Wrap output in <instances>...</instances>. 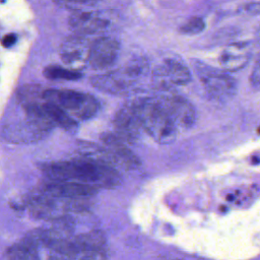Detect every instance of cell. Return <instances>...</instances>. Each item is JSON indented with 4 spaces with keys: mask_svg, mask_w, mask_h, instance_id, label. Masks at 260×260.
<instances>
[{
    "mask_svg": "<svg viewBox=\"0 0 260 260\" xmlns=\"http://www.w3.org/2000/svg\"><path fill=\"white\" fill-rule=\"evenodd\" d=\"M43 170L51 181H73L107 188L120 183V176L112 165L88 157L50 162Z\"/></svg>",
    "mask_w": 260,
    "mask_h": 260,
    "instance_id": "1",
    "label": "cell"
},
{
    "mask_svg": "<svg viewBox=\"0 0 260 260\" xmlns=\"http://www.w3.org/2000/svg\"><path fill=\"white\" fill-rule=\"evenodd\" d=\"M43 100L58 106L72 118L80 120L93 117L100 107L93 95L74 89L47 88L43 91Z\"/></svg>",
    "mask_w": 260,
    "mask_h": 260,
    "instance_id": "2",
    "label": "cell"
},
{
    "mask_svg": "<svg viewBox=\"0 0 260 260\" xmlns=\"http://www.w3.org/2000/svg\"><path fill=\"white\" fill-rule=\"evenodd\" d=\"M144 69H146V65L138 60L124 68L93 75L90 78V83L100 90L112 94H123L133 87Z\"/></svg>",
    "mask_w": 260,
    "mask_h": 260,
    "instance_id": "3",
    "label": "cell"
},
{
    "mask_svg": "<svg viewBox=\"0 0 260 260\" xmlns=\"http://www.w3.org/2000/svg\"><path fill=\"white\" fill-rule=\"evenodd\" d=\"M194 69L206 92L211 98L217 100L226 99L235 93L236 80L226 72L217 70L197 60L194 62Z\"/></svg>",
    "mask_w": 260,
    "mask_h": 260,
    "instance_id": "4",
    "label": "cell"
},
{
    "mask_svg": "<svg viewBox=\"0 0 260 260\" xmlns=\"http://www.w3.org/2000/svg\"><path fill=\"white\" fill-rule=\"evenodd\" d=\"M120 51V44L114 38L98 36L90 41L86 67L92 70H103L112 66Z\"/></svg>",
    "mask_w": 260,
    "mask_h": 260,
    "instance_id": "5",
    "label": "cell"
},
{
    "mask_svg": "<svg viewBox=\"0 0 260 260\" xmlns=\"http://www.w3.org/2000/svg\"><path fill=\"white\" fill-rule=\"evenodd\" d=\"M90 36L74 34L68 37L60 47V58L68 68L78 70L86 68L88 49L91 41Z\"/></svg>",
    "mask_w": 260,
    "mask_h": 260,
    "instance_id": "6",
    "label": "cell"
},
{
    "mask_svg": "<svg viewBox=\"0 0 260 260\" xmlns=\"http://www.w3.org/2000/svg\"><path fill=\"white\" fill-rule=\"evenodd\" d=\"M153 77L162 85H184L191 80V72L180 59L170 57L154 69Z\"/></svg>",
    "mask_w": 260,
    "mask_h": 260,
    "instance_id": "7",
    "label": "cell"
},
{
    "mask_svg": "<svg viewBox=\"0 0 260 260\" xmlns=\"http://www.w3.org/2000/svg\"><path fill=\"white\" fill-rule=\"evenodd\" d=\"M42 192L58 199H80L94 195L96 186L73 181H51Z\"/></svg>",
    "mask_w": 260,
    "mask_h": 260,
    "instance_id": "8",
    "label": "cell"
},
{
    "mask_svg": "<svg viewBox=\"0 0 260 260\" xmlns=\"http://www.w3.org/2000/svg\"><path fill=\"white\" fill-rule=\"evenodd\" d=\"M110 22L106 17L99 15L96 12L81 10L72 12L68 18L70 29L77 35L91 36L105 30Z\"/></svg>",
    "mask_w": 260,
    "mask_h": 260,
    "instance_id": "9",
    "label": "cell"
},
{
    "mask_svg": "<svg viewBox=\"0 0 260 260\" xmlns=\"http://www.w3.org/2000/svg\"><path fill=\"white\" fill-rule=\"evenodd\" d=\"M168 112L175 120L184 126H191L195 121V110L192 105L182 96H168L161 99Z\"/></svg>",
    "mask_w": 260,
    "mask_h": 260,
    "instance_id": "10",
    "label": "cell"
},
{
    "mask_svg": "<svg viewBox=\"0 0 260 260\" xmlns=\"http://www.w3.org/2000/svg\"><path fill=\"white\" fill-rule=\"evenodd\" d=\"M114 123L120 135L126 138H132L136 135L141 126L132 102L117 112Z\"/></svg>",
    "mask_w": 260,
    "mask_h": 260,
    "instance_id": "11",
    "label": "cell"
},
{
    "mask_svg": "<svg viewBox=\"0 0 260 260\" xmlns=\"http://www.w3.org/2000/svg\"><path fill=\"white\" fill-rule=\"evenodd\" d=\"M246 44H233L222 51L219 63L226 72H234L243 68L249 61V53Z\"/></svg>",
    "mask_w": 260,
    "mask_h": 260,
    "instance_id": "12",
    "label": "cell"
},
{
    "mask_svg": "<svg viewBox=\"0 0 260 260\" xmlns=\"http://www.w3.org/2000/svg\"><path fill=\"white\" fill-rule=\"evenodd\" d=\"M39 243L38 234L27 236L8 250L7 257L9 260H38Z\"/></svg>",
    "mask_w": 260,
    "mask_h": 260,
    "instance_id": "13",
    "label": "cell"
},
{
    "mask_svg": "<svg viewBox=\"0 0 260 260\" xmlns=\"http://www.w3.org/2000/svg\"><path fill=\"white\" fill-rule=\"evenodd\" d=\"M74 246L76 247L78 253H83L86 251H96L104 250L106 244L105 235L100 231H92L77 236L72 239Z\"/></svg>",
    "mask_w": 260,
    "mask_h": 260,
    "instance_id": "14",
    "label": "cell"
},
{
    "mask_svg": "<svg viewBox=\"0 0 260 260\" xmlns=\"http://www.w3.org/2000/svg\"><path fill=\"white\" fill-rule=\"evenodd\" d=\"M43 107L54 125H57L65 130H74L77 127L76 120L58 106L44 102Z\"/></svg>",
    "mask_w": 260,
    "mask_h": 260,
    "instance_id": "15",
    "label": "cell"
},
{
    "mask_svg": "<svg viewBox=\"0 0 260 260\" xmlns=\"http://www.w3.org/2000/svg\"><path fill=\"white\" fill-rule=\"evenodd\" d=\"M44 76L51 80H78L80 79L83 74L81 71L74 70L71 68L62 67L59 65H48L45 67Z\"/></svg>",
    "mask_w": 260,
    "mask_h": 260,
    "instance_id": "16",
    "label": "cell"
},
{
    "mask_svg": "<svg viewBox=\"0 0 260 260\" xmlns=\"http://www.w3.org/2000/svg\"><path fill=\"white\" fill-rule=\"evenodd\" d=\"M43 91H44V88H42V86L40 85L27 84L18 89L17 100L22 107L31 105V104L42 103L44 102Z\"/></svg>",
    "mask_w": 260,
    "mask_h": 260,
    "instance_id": "17",
    "label": "cell"
},
{
    "mask_svg": "<svg viewBox=\"0 0 260 260\" xmlns=\"http://www.w3.org/2000/svg\"><path fill=\"white\" fill-rule=\"evenodd\" d=\"M53 2L59 7L71 10L72 12L88 10V8L95 6L101 0H53Z\"/></svg>",
    "mask_w": 260,
    "mask_h": 260,
    "instance_id": "18",
    "label": "cell"
},
{
    "mask_svg": "<svg viewBox=\"0 0 260 260\" xmlns=\"http://www.w3.org/2000/svg\"><path fill=\"white\" fill-rule=\"evenodd\" d=\"M205 28V21L200 16H191L180 27L179 32L182 35H198Z\"/></svg>",
    "mask_w": 260,
    "mask_h": 260,
    "instance_id": "19",
    "label": "cell"
},
{
    "mask_svg": "<svg viewBox=\"0 0 260 260\" xmlns=\"http://www.w3.org/2000/svg\"><path fill=\"white\" fill-rule=\"evenodd\" d=\"M250 84L251 86L257 90L259 88V82H260V70H259V60L257 59L255 62V65L252 69L251 75H250Z\"/></svg>",
    "mask_w": 260,
    "mask_h": 260,
    "instance_id": "20",
    "label": "cell"
},
{
    "mask_svg": "<svg viewBox=\"0 0 260 260\" xmlns=\"http://www.w3.org/2000/svg\"><path fill=\"white\" fill-rule=\"evenodd\" d=\"M16 42V36L13 35V34H9V35H6L3 40H2V46L5 47V48H9L11 47L14 43Z\"/></svg>",
    "mask_w": 260,
    "mask_h": 260,
    "instance_id": "21",
    "label": "cell"
},
{
    "mask_svg": "<svg viewBox=\"0 0 260 260\" xmlns=\"http://www.w3.org/2000/svg\"><path fill=\"white\" fill-rule=\"evenodd\" d=\"M245 10L252 13V14H258L259 13V3L258 2H251L245 5Z\"/></svg>",
    "mask_w": 260,
    "mask_h": 260,
    "instance_id": "22",
    "label": "cell"
},
{
    "mask_svg": "<svg viewBox=\"0 0 260 260\" xmlns=\"http://www.w3.org/2000/svg\"><path fill=\"white\" fill-rule=\"evenodd\" d=\"M175 260H179V259H175Z\"/></svg>",
    "mask_w": 260,
    "mask_h": 260,
    "instance_id": "23",
    "label": "cell"
}]
</instances>
